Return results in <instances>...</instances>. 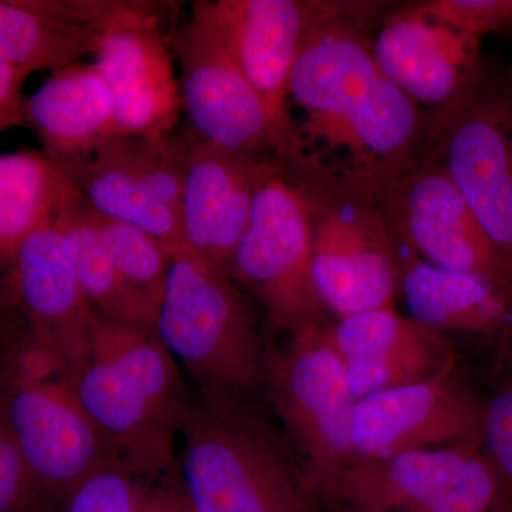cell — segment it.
Masks as SVG:
<instances>
[{
  "instance_id": "cell-1",
  "label": "cell",
  "mask_w": 512,
  "mask_h": 512,
  "mask_svg": "<svg viewBox=\"0 0 512 512\" xmlns=\"http://www.w3.org/2000/svg\"><path fill=\"white\" fill-rule=\"evenodd\" d=\"M386 3L338 2L306 36L276 161L303 187L377 201L420 163L429 114L372 53Z\"/></svg>"
},
{
  "instance_id": "cell-2",
  "label": "cell",
  "mask_w": 512,
  "mask_h": 512,
  "mask_svg": "<svg viewBox=\"0 0 512 512\" xmlns=\"http://www.w3.org/2000/svg\"><path fill=\"white\" fill-rule=\"evenodd\" d=\"M72 386L114 461L143 473L174 470L192 403L154 326L97 315Z\"/></svg>"
},
{
  "instance_id": "cell-3",
  "label": "cell",
  "mask_w": 512,
  "mask_h": 512,
  "mask_svg": "<svg viewBox=\"0 0 512 512\" xmlns=\"http://www.w3.org/2000/svg\"><path fill=\"white\" fill-rule=\"evenodd\" d=\"M175 471L192 512H325L291 446L248 400L192 404Z\"/></svg>"
},
{
  "instance_id": "cell-4",
  "label": "cell",
  "mask_w": 512,
  "mask_h": 512,
  "mask_svg": "<svg viewBox=\"0 0 512 512\" xmlns=\"http://www.w3.org/2000/svg\"><path fill=\"white\" fill-rule=\"evenodd\" d=\"M0 413L29 468L43 512L60 511L80 481L114 461L77 402L63 363L22 319L0 328Z\"/></svg>"
},
{
  "instance_id": "cell-5",
  "label": "cell",
  "mask_w": 512,
  "mask_h": 512,
  "mask_svg": "<svg viewBox=\"0 0 512 512\" xmlns=\"http://www.w3.org/2000/svg\"><path fill=\"white\" fill-rule=\"evenodd\" d=\"M154 329L204 402H249L264 389L268 349L247 298L231 276L187 252L171 256Z\"/></svg>"
},
{
  "instance_id": "cell-6",
  "label": "cell",
  "mask_w": 512,
  "mask_h": 512,
  "mask_svg": "<svg viewBox=\"0 0 512 512\" xmlns=\"http://www.w3.org/2000/svg\"><path fill=\"white\" fill-rule=\"evenodd\" d=\"M328 325L293 330L284 348L268 349L264 380L320 500L356 463L352 423L359 400L330 342Z\"/></svg>"
},
{
  "instance_id": "cell-7",
  "label": "cell",
  "mask_w": 512,
  "mask_h": 512,
  "mask_svg": "<svg viewBox=\"0 0 512 512\" xmlns=\"http://www.w3.org/2000/svg\"><path fill=\"white\" fill-rule=\"evenodd\" d=\"M420 160L440 167L512 271V92L487 76L466 99L429 114Z\"/></svg>"
},
{
  "instance_id": "cell-8",
  "label": "cell",
  "mask_w": 512,
  "mask_h": 512,
  "mask_svg": "<svg viewBox=\"0 0 512 512\" xmlns=\"http://www.w3.org/2000/svg\"><path fill=\"white\" fill-rule=\"evenodd\" d=\"M339 512H512V485L481 446L359 461L323 494Z\"/></svg>"
},
{
  "instance_id": "cell-9",
  "label": "cell",
  "mask_w": 512,
  "mask_h": 512,
  "mask_svg": "<svg viewBox=\"0 0 512 512\" xmlns=\"http://www.w3.org/2000/svg\"><path fill=\"white\" fill-rule=\"evenodd\" d=\"M231 278L254 296L282 332L328 323L312 276L308 201L278 161L256 191Z\"/></svg>"
},
{
  "instance_id": "cell-10",
  "label": "cell",
  "mask_w": 512,
  "mask_h": 512,
  "mask_svg": "<svg viewBox=\"0 0 512 512\" xmlns=\"http://www.w3.org/2000/svg\"><path fill=\"white\" fill-rule=\"evenodd\" d=\"M170 45L181 64V107L194 137L238 156L275 160L271 116L235 62L212 0L192 3Z\"/></svg>"
},
{
  "instance_id": "cell-11",
  "label": "cell",
  "mask_w": 512,
  "mask_h": 512,
  "mask_svg": "<svg viewBox=\"0 0 512 512\" xmlns=\"http://www.w3.org/2000/svg\"><path fill=\"white\" fill-rule=\"evenodd\" d=\"M298 185L309 207L313 282L326 311L340 319L394 308L399 251L377 202Z\"/></svg>"
},
{
  "instance_id": "cell-12",
  "label": "cell",
  "mask_w": 512,
  "mask_h": 512,
  "mask_svg": "<svg viewBox=\"0 0 512 512\" xmlns=\"http://www.w3.org/2000/svg\"><path fill=\"white\" fill-rule=\"evenodd\" d=\"M188 143L167 136H117L62 170L93 210L143 229L173 256L183 251L181 197Z\"/></svg>"
},
{
  "instance_id": "cell-13",
  "label": "cell",
  "mask_w": 512,
  "mask_h": 512,
  "mask_svg": "<svg viewBox=\"0 0 512 512\" xmlns=\"http://www.w3.org/2000/svg\"><path fill=\"white\" fill-rule=\"evenodd\" d=\"M157 10V3L114 0L101 22L93 64L109 89L117 136H167L183 110Z\"/></svg>"
},
{
  "instance_id": "cell-14",
  "label": "cell",
  "mask_w": 512,
  "mask_h": 512,
  "mask_svg": "<svg viewBox=\"0 0 512 512\" xmlns=\"http://www.w3.org/2000/svg\"><path fill=\"white\" fill-rule=\"evenodd\" d=\"M376 202L400 247L431 265L480 276L512 292L510 266L437 165L420 160Z\"/></svg>"
},
{
  "instance_id": "cell-15",
  "label": "cell",
  "mask_w": 512,
  "mask_h": 512,
  "mask_svg": "<svg viewBox=\"0 0 512 512\" xmlns=\"http://www.w3.org/2000/svg\"><path fill=\"white\" fill-rule=\"evenodd\" d=\"M481 40L420 2L384 15L372 53L384 76L430 114L460 103L483 82L490 67Z\"/></svg>"
},
{
  "instance_id": "cell-16",
  "label": "cell",
  "mask_w": 512,
  "mask_h": 512,
  "mask_svg": "<svg viewBox=\"0 0 512 512\" xmlns=\"http://www.w3.org/2000/svg\"><path fill=\"white\" fill-rule=\"evenodd\" d=\"M484 397L444 375L357 400L352 423L356 463L453 446H481Z\"/></svg>"
},
{
  "instance_id": "cell-17",
  "label": "cell",
  "mask_w": 512,
  "mask_h": 512,
  "mask_svg": "<svg viewBox=\"0 0 512 512\" xmlns=\"http://www.w3.org/2000/svg\"><path fill=\"white\" fill-rule=\"evenodd\" d=\"M274 161L238 156L195 137L188 141L181 197L183 251L231 276L256 191Z\"/></svg>"
},
{
  "instance_id": "cell-18",
  "label": "cell",
  "mask_w": 512,
  "mask_h": 512,
  "mask_svg": "<svg viewBox=\"0 0 512 512\" xmlns=\"http://www.w3.org/2000/svg\"><path fill=\"white\" fill-rule=\"evenodd\" d=\"M10 278L26 326L56 353L72 379L86 360L97 313L84 296L57 218L20 244Z\"/></svg>"
},
{
  "instance_id": "cell-19",
  "label": "cell",
  "mask_w": 512,
  "mask_h": 512,
  "mask_svg": "<svg viewBox=\"0 0 512 512\" xmlns=\"http://www.w3.org/2000/svg\"><path fill=\"white\" fill-rule=\"evenodd\" d=\"M333 0H212L235 62L264 101L281 146L289 82L313 26L336 8Z\"/></svg>"
},
{
  "instance_id": "cell-20",
  "label": "cell",
  "mask_w": 512,
  "mask_h": 512,
  "mask_svg": "<svg viewBox=\"0 0 512 512\" xmlns=\"http://www.w3.org/2000/svg\"><path fill=\"white\" fill-rule=\"evenodd\" d=\"M357 399L454 372L457 355L446 335L396 308L356 313L328 325Z\"/></svg>"
},
{
  "instance_id": "cell-21",
  "label": "cell",
  "mask_w": 512,
  "mask_h": 512,
  "mask_svg": "<svg viewBox=\"0 0 512 512\" xmlns=\"http://www.w3.org/2000/svg\"><path fill=\"white\" fill-rule=\"evenodd\" d=\"M397 251L407 316L446 336L490 340L498 349L512 342V292L480 276L431 265L400 245Z\"/></svg>"
},
{
  "instance_id": "cell-22",
  "label": "cell",
  "mask_w": 512,
  "mask_h": 512,
  "mask_svg": "<svg viewBox=\"0 0 512 512\" xmlns=\"http://www.w3.org/2000/svg\"><path fill=\"white\" fill-rule=\"evenodd\" d=\"M23 126L35 131L43 154L59 167L86 160L117 137L113 101L94 64L55 70L26 97Z\"/></svg>"
},
{
  "instance_id": "cell-23",
  "label": "cell",
  "mask_w": 512,
  "mask_h": 512,
  "mask_svg": "<svg viewBox=\"0 0 512 512\" xmlns=\"http://www.w3.org/2000/svg\"><path fill=\"white\" fill-rule=\"evenodd\" d=\"M113 0H0V63L52 72L94 53Z\"/></svg>"
},
{
  "instance_id": "cell-24",
  "label": "cell",
  "mask_w": 512,
  "mask_h": 512,
  "mask_svg": "<svg viewBox=\"0 0 512 512\" xmlns=\"http://www.w3.org/2000/svg\"><path fill=\"white\" fill-rule=\"evenodd\" d=\"M82 194L59 165L37 151L0 156V261H12L20 244L56 220Z\"/></svg>"
},
{
  "instance_id": "cell-25",
  "label": "cell",
  "mask_w": 512,
  "mask_h": 512,
  "mask_svg": "<svg viewBox=\"0 0 512 512\" xmlns=\"http://www.w3.org/2000/svg\"><path fill=\"white\" fill-rule=\"evenodd\" d=\"M57 224L69 242L79 284L93 311L103 318L148 325L121 281L99 214L82 194L63 208Z\"/></svg>"
},
{
  "instance_id": "cell-26",
  "label": "cell",
  "mask_w": 512,
  "mask_h": 512,
  "mask_svg": "<svg viewBox=\"0 0 512 512\" xmlns=\"http://www.w3.org/2000/svg\"><path fill=\"white\" fill-rule=\"evenodd\" d=\"M60 512H192L177 471L143 473L104 464L64 498Z\"/></svg>"
},
{
  "instance_id": "cell-27",
  "label": "cell",
  "mask_w": 512,
  "mask_h": 512,
  "mask_svg": "<svg viewBox=\"0 0 512 512\" xmlns=\"http://www.w3.org/2000/svg\"><path fill=\"white\" fill-rule=\"evenodd\" d=\"M99 221L121 281L144 320L154 326L167 284L170 252L160 241L134 225L100 214Z\"/></svg>"
},
{
  "instance_id": "cell-28",
  "label": "cell",
  "mask_w": 512,
  "mask_h": 512,
  "mask_svg": "<svg viewBox=\"0 0 512 512\" xmlns=\"http://www.w3.org/2000/svg\"><path fill=\"white\" fill-rule=\"evenodd\" d=\"M481 448L512 485V342L498 349L493 386L484 397Z\"/></svg>"
},
{
  "instance_id": "cell-29",
  "label": "cell",
  "mask_w": 512,
  "mask_h": 512,
  "mask_svg": "<svg viewBox=\"0 0 512 512\" xmlns=\"http://www.w3.org/2000/svg\"><path fill=\"white\" fill-rule=\"evenodd\" d=\"M431 12L444 22L483 39L512 36V0H430Z\"/></svg>"
},
{
  "instance_id": "cell-30",
  "label": "cell",
  "mask_w": 512,
  "mask_h": 512,
  "mask_svg": "<svg viewBox=\"0 0 512 512\" xmlns=\"http://www.w3.org/2000/svg\"><path fill=\"white\" fill-rule=\"evenodd\" d=\"M0 512H43L35 483L0 413Z\"/></svg>"
},
{
  "instance_id": "cell-31",
  "label": "cell",
  "mask_w": 512,
  "mask_h": 512,
  "mask_svg": "<svg viewBox=\"0 0 512 512\" xmlns=\"http://www.w3.org/2000/svg\"><path fill=\"white\" fill-rule=\"evenodd\" d=\"M29 76L26 70L0 63V133L23 126V86Z\"/></svg>"
},
{
  "instance_id": "cell-32",
  "label": "cell",
  "mask_w": 512,
  "mask_h": 512,
  "mask_svg": "<svg viewBox=\"0 0 512 512\" xmlns=\"http://www.w3.org/2000/svg\"><path fill=\"white\" fill-rule=\"evenodd\" d=\"M19 312L10 278V264L0 261V325Z\"/></svg>"
},
{
  "instance_id": "cell-33",
  "label": "cell",
  "mask_w": 512,
  "mask_h": 512,
  "mask_svg": "<svg viewBox=\"0 0 512 512\" xmlns=\"http://www.w3.org/2000/svg\"><path fill=\"white\" fill-rule=\"evenodd\" d=\"M505 80H507L508 86H510L512 92V63L511 66L508 67L507 72L504 73Z\"/></svg>"
}]
</instances>
